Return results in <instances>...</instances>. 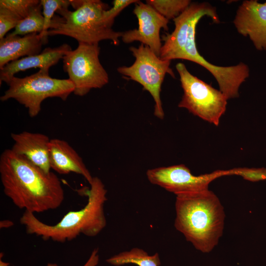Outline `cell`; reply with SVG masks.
I'll return each mask as SVG.
<instances>
[{"instance_id": "cell-8", "label": "cell", "mask_w": 266, "mask_h": 266, "mask_svg": "<svg viewBox=\"0 0 266 266\" xmlns=\"http://www.w3.org/2000/svg\"><path fill=\"white\" fill-rule=\"evenodd\" d=\"M183 95L178 107L215 126L225 113L227 98L220 90L192 75L182 63L176 65Z\"/></svg>"}, {"instance_id": "cell-18", "label": "cell", "mask_w": 266, "mask_h": 266, "mask_svg": "<svg viewBox=\"0 0 266 266\" xmlns=\"http://www.w3.org/2000/svg\"><path fill=\"white\" fill-rule=\"evenodd\" d=\"M41 4L33 6L28 15L22 19L10 33L12 35H26L32 33H41L44 26V18L41 12Z\"/></svg>"}, {"instance_id": "cell-5", "label": "cell", "mask_w": 266, "mask_h": 266, "mask_svg": "<svg viewBox=\"0 0 266 266\" xmlns=\"http://www.w3.org/2000/svg\"><path fill=\"white\" fill-rule=\"evenodd\" d=\"M73 11L68 7L58 10L47 32V36L64 35L75 39L78 43L99 44L103 40H110L115 45L119 44L122 32L114 31L102 19L108 5L100 0H70Z\"/></svg>"}, {"instance_id": "cell-14", "label": "cell", "mask_w": 266, "mask_h": 266, "mask_svg": "<svg viewBox=\"0 0 266 266\" xmlns=\"http://www.w3.org/2000/svg\"><path fill=\"white\" fill-rule=\"evenodd\" d=\"M49 160L50 167L59 174L70 172L81 175L90 184L93 177L82 158L65 140L51 139L49 143Z\"/></svg>"}, {"instance_id": "cell-22", "label": "cell", "mask_w": 266, "mask_h": 266, "mask_svg": "<svg viewBox=\"0 0 266 266\" xmlns=\"http://www.w3.org/2000/svg\"><path fill=\"white\" fill-rule=\"evenodd\" d=\"M22 19L10 10L0 7V39L4 38L9 31L15 29Z\"/></svg>"}, {"instance_id": "cell-11", "label": "cell", "mask_w": 266, "mask_h": 266, "mask_svg": "<svg viewBox=\"0 0 266 266\" xmlns=\"http://www.w3.org/2000/svg\"><path fill=\"white\" fill-rule=\"evenodd\" d=\"M133 13L137 18L138 27L122 32V41L125 43L139 41L159 57L162 46L160 31H168L169 20L151 6L139 0L135 3Z\"/></svg>"}, {"instance_id": "cell-1", "label": "cell", "mask_w": 266, "mask_h": 266, "mask_svg": "<svg viewBox=\"0 0 266 266\" xmlns=\"http://www.w3.org/2000/svg\"><path fill=\"white\" fill-rule=\"evenodd\" d=\"M0 176L4 194L20 209L41 213L58 208L65 194L56 174L46 173L11 149L0 157Z\"/></svg>"}, {"instance_id": "cell-16", "label": "cell", "mask_w": 266, "mask_h": 266, "mask_svg": "<svg viewBox=\"0 0 266 266\" xmlns=\"http://www.w3.org/2000/svg\"><path fill=\"white\" fill-rule=\"evenodd\" d=\"M47 41L38 33H30L23 37L7 34L0 39V69L21 57L39 54L42 45Z\"/></svg>"}, {"instance_id": "cell-12", "label": "cell", "mask_w": 266, "mask_h": 266, "mask_svg": "<svg viewBox=\"0 0 266 266\" xmlns=\"http://www.w3.org/2000/svg\"><path fill=\"white\" fill-rule=\"evenodd\" d=\"M233 23L237 32L248 36L257 49L266 50V2L243 1L236 11Z\"/></svg>"}, {"instance_id": "cell-24", "label": "cell", "mask_w": 266, "mask_h": 266, "mask_svg": "<svg viewBox=\"0 0 266 266\" xmlns=\"http://www.w3.org/2000/svg\"><path fill=\"white\" fill-rule=\"evenodd\" d=\"M137 0H114L112 7L104 10L102 13V19L105 24L112 28L115 17L126 7L129 5L135 3Z\"/></svg>"}, {"instance_id": "cell-20", "label": "cell", "mask_w": 266, "mask_h": 266, "mask_svg": "<svg viewBox=\"0 0 266 266\" xmlns=\"http://www.w3.org/2000/svg\"><path fill=\"white\" fill-rule=\"evenodd\" d=\"M40 3L43 8L44 26L42 33L40 34L43 38L47 40V32L54 13L61 8L68 7L70 5V0H41Z\"/></svg>"}, {"instance_id": "cell-2", "label": "cell", "mask_w": 266, "mask_h": 266, "mask_svg": "<svg viewBox=\"0 0 266 266\" xmlns=\"http://www.w3.org/2000/svg\"><path fill=\"white\" fill-rule=\"evenodd\" d=\"M210 7L203 3H193L180 15L173 19L175 28L170 33L162 36L164 44L159 57L165 60L183 59L196 63L208 70L215 77L220 91L227 99L239 96L240 85L249 75L247 65L222 66L210 63L199 52L196 43L197 24L203 16L210 17Z\"/></svg>"}, {"instance_id": "cell-25", "label": "cell", "mask_w": 266, "mask_h": 266, "mask_svg": "<svg viewBox=\"0 0 266 266\" xmlns=\"http://www.w3.org/2000/svg\"><path fill=\"white\" fill-rule=\"evenodd\" d=\"M99 262V250L94 249L89 259L83 266H97ZM46 266H59L56 264L49 263Z\"/></svg>"}, {"instance_id": "cell-21", "label": "cell", "mask_w": 266, "mask_h": 266, "mask_svg": "<svg viewBox=\"0 0 266 266\" xmlns=\"http://www.w3.org/2000/svg\"><path fill=\"white\" fill-rule=\"evenodd\" d=\"M40 2L38 0H0V7L6 8L23 19L33 6Z\"/></svg>"}, {"instance_id": "cell-23", "label": "cell", "mask_w": 266, "mask_h": 266, "mask_svg": "<svg viewBox=\"0 0 266 266\" xmlns=\"http://www.w3.org/2000/svg\"><path fill=\"white\" fill-rule=\"evenodd\" d=\"M229 170V175H236L251 182L266 180V168H234Z\"/></svg>"}, {"instance_id": "cell-6", "label": "cell", "mask_w": 266, "mask_h": 266, "mask_svg": "<svg viewBox=\"0 0 266 266\" xmlns=\"http://www.w3.org/2000/svg\"><path fill=\"white\" fill-rule=\"evenodd\" d=\"M8 85L9 87L0 97V100L14 99L27 108L32 118L38 115L45 99L56 97L65 101L74 90V86L69 79L52 78L49 70L45 69H39L23 78L14 76Z\"/></svg>"}, {"instance_id": "cell-9", "label": "cell", "mask_w": 266, "mask_h": 266, "mask_svg": "<svg viewBox=\"0 0 266 266\" xmlns=\"http://www.w3.org/2000/svg\"><path fill=\"white\" fill-rule=\"evenodd\" d=\"M100 53L99 44L78 43L75 50L63 57L64 69L74 86L75 95L84 96L108 83V75L99 60Z\"/></svg>"}, {"instance_id": "cell-27", "label": "cell", "mask_w": 266, "mask_h": 266, "mask_svg": "<svg viewBox=\"0 0 266 266\" xmlns=\"http://www.w3.org/2000/svg\"><path fill=\"white\" fill-rule=\"evenodd\" d=\"M2 253H0V266H10L9 263H6L2 261Z\"/></svg>"}, {"instance_id": "cell-15", "label": "cell", "mask_w": 266, "mask_h": 266, "mask_svg": "<svg viewBox=\"0 0 266 266\" xmlns=\"http://www.w3.org/2000/svg\"><path fill=\"white\" fill-rule=\"evenodd\" d=\"M71 50L69 45L64 44L55 48H46L38 54L11 62L0 69V84L4 82L8 84L14 75L21 71L32 68L49 70Z\"/></svg>"}, {"instance_id": "cell-26", "label": "cell", "mask_w": 266, "mask_h": 266, "mask_svg": "<svg viewBox=\"0 0 266 266\" xmlns=\"http://www.w3.org/2000/svg\"><path fill=\"white\" fill-rule=\"evenodd\" d=\"M14 225L13 222L9 220H4L0 221V228H8Z\"/></svg>"}, {"instance_id": "cell-7", "label": "cell", "mask_w": 266, "mask_h": 266, "mask_svg": "<svg viewBox=\"0 0 266 266\" xmlns=\"http://www.w3.org/2000/svg\"><path fill=\"white\" fill-rule=\"evenodd\" d=\"M129 50L135 58L130 66H122L117 71L130 79L138 82L151 94L155 102L154 114L163 119L165 116L161 99L162 83L166 74L175 75L170 67V61L161 59L149 47L141 43L138 47Z\"/></svg>"}, {"instance_id": "cell-4", "label": "cell", "mask_w": 266, "mask_h": 266, "mask_svg": "<svg viewBox=\"0 0 266 266\" xmlns=\"http://www.w3.org/2000/svg\"><path fill=\"white\" fill-rule=\"evenodd\" d=\"M175 229L198 250L209 253L218 244L224 227V207L209 189L176 196Z\"/></svg>"}, {"instance_id": "cell-3", "label": "cell", "mask_w": 266, "mask_h": 266, "mask_svg": "<svg viewBox=\"0 0 266 266\" xmlns=\"http://www.w3.org/2000/svg\"><path fill=\"white\" fill-rule=\"evenodd\" d=\"M90 185V189L79 192L88 197L86 205L80 210L68 212L57 224L44 223L34 213L26 210L20 218L21 224L28 233L40 236L44 240L65 242L81 234L89 237L97 236L106 225L104 205L107 200V190L98 177H94Z\"/></svg>"}, {"instance_id": "cell-10", "label": "cell", "mask_w": 266, "mask_h": 266, "mask_svg": "<svg viewBox=\"0 0 266 266\" xmlns=\"http://www.w3.org/2000/svg\"><path fill=\"white\" fill-rule=\"evenodd\" d=\"M227 175H229V170H217L210 173L196 176L182 164L151 168L146 172L147 179L151 183L176 196L208 190L212 181Z\"/></svg>"}, {"instance_id": "cell-17", "label": "cell", "mask_w": 266, "mask_h": 266, "mask_svg": "<svg viewBox=\"0 0 266 266\" xmlns=\"http://www.w3.org/2000/svg\"><path fill=\"white\" fill-rule=\"evenodd\" d=\"M106 261L109 264L120 266L135 264L138 266H160L161 260L158 253L149 255L144 250L135 247L112 256Z\"/></svg>"}, {"instance_id": "cell-13", "label": "cell", "mask_w": 266, "mask_h": 266, "mask_svg": "<svg viewBox=\"0 0 266 266\" xmlns=\"http://www.w3.org/2000/svg\"><path fill=\"white\" fill-rule=\"evenodd\" d=\"M14 141L11 150L38 166L46 173L51 171L49 160L50 139L43 133L24 131L12 133Z\"/></svg>"}, {"instance_id": "cell-19", "label": "cell", "mask_w": 266, "mask_h": 266, "mask_svg": "<svg viewBox=\"0 0 266 266\" xmlns=\"http://www.w3.org/2000/svg\"><path fill=\"white\" fill-rule=\"evenodd\" d=\"M146 3L169 20L180 15L192 2L189 0H147Z\"/></svg>"}]
</instances>
